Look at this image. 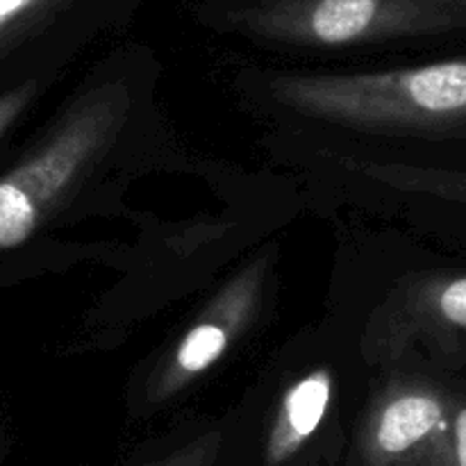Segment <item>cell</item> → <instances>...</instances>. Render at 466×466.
Returning <instances> with one entry per match:
<instances>
[{
	"label": "cell",
	"mask_w": 466,
	"mask_h": 466,
	"mask_svg": "<svg viewBox=\"0 0 466 466\" xmlns=\"http://www.w3.org/2000/svg\"><path fill=\"white\" fill-rule=\"evenodd\" d=\"M276 103L300 116L367 132H466V57L362 73L280 76Z\"/></svg>",
	"instance_id": "obj_1"
},
{
	"label": "cell",
	"mask_w": 466,
	"mask_h": 466,
	"mask_svg": "<svg viewBox=\"0 0 466 466\" xmlns=\"http://www.w3.org/2000/svg\"><path fill=\"white\" fill-rule=\"evenodd\" d=\"M130 112L123 86L77 96L44 139L0 176V253L25 244L112 148Z\"/></svg>",
	"instance_id": "obj_2"
},
{
	"label": "cell",
	"mask_w": 466,
	"mask_h": 466,
	"mask_svg": "<svg viewBox=\"0 0 466 466\" xmlns=\"http://www.w3.org/2000/svg\"><path fill=\"white\" fill-rule=\"evenodd\" d=\"M253 39L346 48L466 30V0H244L223 14Z\"/></svg>",
	"instance_id": "obj_3"
},
{
	"label": "cell",
	"mask_w": 466,
	"mask_h": 466,
	"mask_svg": "<svg viewBox=\"0 0 466 466\" xmlns=\"http://www.w3.org/2000/svg\"><path fill=\"white\" fill-rule=\"evenodd\" d=\"M271 255L246 264L209 299L176 349L164 358L148 385V399L164 403L182 394L200 376L221 362L232 344L253 326L267 285Z\"/></svg>",
	"instance_id": "obj_4"
},
{
	"label": "cell",
	"mask_w": 466,
	"mask_h": 466,
	"mask_svg": "<svg viewBox=\"0 0 466 466\" xmlns=\"http://www.w3.org/2000/svg\"><path fill=\"white\" fill-rule=\"evenodd\" d=\"M458 403L431 385L387 391L362 432L367 466H449Z\"/></svg>",
	"instance_id": "obj_5"
},
{
	"label": "cell",
	"mask_w": 466,
	"mask_h": 466,
	"mask_svg": "<svg viewBox=\"0 0 466 466\" xmlns=\"http://www.w3.org/2000/svg\"><path fill=\"white\" fill-rule=\"evenodd\" d=\"M332 400L330 369H314L300 376L282 394L276 419L267 437V464L280 466L289 462L326 419Z\"/></svg>",
	"instance_id": "obj_6"
},
{
	"label": "cell",
	"mask_w": 466,
	"mask_h": 466,
	"mask_svg": "<svg viewBox=\"0 0 466 466\" xmlns=\"http://www.w3.org/2000/svg\"><path fill=\"white\" fill-rule=\"evenodd\" d=\"M360 171L371 180L382 182L391 189L405 191V194L431 196V198L466 205V171L378 162L364 164V167H360Z\"/></svg>",
	"instance_id": "obj_7"
},
{
	"label": "cell",
	"mask_w": 466,
	"mask_h": 466,
	"mask_svg": "<svg viewBox=\"0 0 466 466\" xmlns=\"http://www.w3.org/2000/svg\"><path fill=\"white\" fill-rule=\"evenodd\" d=\"M419 309L432 326L466 330V273H441L419 291Z\"/></svg>",
	"instance_id": "obj_8"
},
{
	"label": "cell",
	"mask_w": 466,
	"mask_h": 466,
	"mask_svg": "<svg viewBox=\"0 0 466 466\" xmlns=\"http://www.w3.org/2000/svg\"><path fill=\"white\" fill-rule=\"evenodd\" d=\"M64 0H0V55L30 35Z\"/></svg>",
	"instance_id": "obj_9"
},
{
	"label": "cell",
	"mask_w": 466,
	"mask_h": 466,
	"mask_svg": "<svg viewBox=\"0 0 466 466\" xmlns=\"http://www.w3.org/2000/svg\"><path fill=\"white\" fill-rule=\"evenodd\" d=\"M221 444V432H208L203 437H196L194 441L185 444L182 449L173 451L167 458L155 460V462L146 466H217Z\"/></svg>",
	"instance_id": "obj_10"
},
{
	"label": "cell",
	"mask_w": 466,
	"mask_h": 466,
	"mask_svg": "<svg viewBox=\"0 0 466 466\" xmlns=\"http://www.w3.org/2000/svg\"><path fill=\"white\" fill-rule=\"evenodd\" d=\"M39 94V85L36 80H27L23 85L12 86V89L3 91L0 94V139L7 135L14 127V123L27 112V107L32 105V100Z\"/></svg>",
	"instance_id": "obj_11"
},
{
	"label": "cell",
	"mask_w": 466,
	"mask_h": 466,
	"mask_svg": "<svg viewBox=\"0 0 466 466\" xmlns=\"http://www.w3.org/2000/svg\"><path fill=\"white\" fill-rule=\"evenodd\" d=\"M449 466H466V403L458 405V410H455Z\"/></svg>",
	"instance_id": "obj_12"
}]
</instances>
